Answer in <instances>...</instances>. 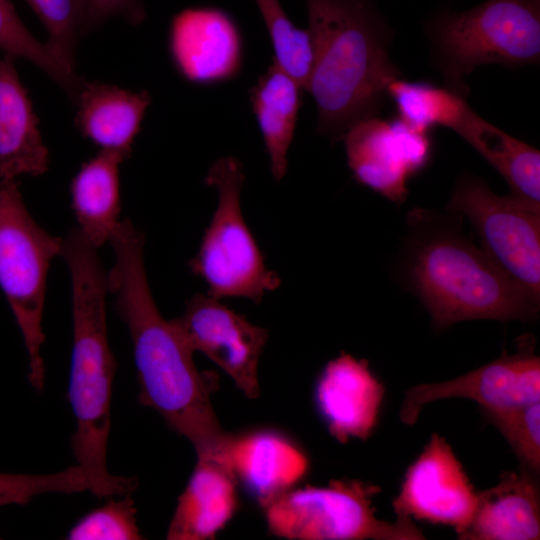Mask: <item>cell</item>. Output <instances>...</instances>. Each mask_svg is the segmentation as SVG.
Returning a JSON list of instances; mask_svg holds the SVG:
<instances>
[{
  "instance_id": "cell-21",
  "label": "cell",
  "mask_w": 540,
  "mask_h": 540,
  "mask_svg": "<svg viewBox=\"0 0 540 540\" xmlns=\"http://www.w3.org/2000/svg\"><path fill=\"white\" fill-rule=\"evenodd\" d=\"M507 182L509 196L540 211V152L485 121L472 108L454 131Z\"/></svg>"
},
{
  "instance_id": "cell-12",
  "label": "cell",
  "mask_w": 540,
  "mask_h": 540,
  "mask_svg": "<svg viewBox=\"0 0 540 540\" xmlns=\"http://www.w3.org/2000/svg\"><path fill=\"white\" fill-rule=\"evenodd\" d=\"M478 492L450 444L433 433L407 468L397 497L396 516L452 527L458 538L469 527Z\"/></svg>"
},
{
  "instance_id": "cell-30",
  "label": "cell",
  "mask_w": 540,
  "mask_h": 540,
  "mask_svg": "<svg viewBox=\"0 0 540 540\" xmlns=\"http://www.w3.org/2000/svg\"><path fill=\"white\" fill-rule=\"evenodd\" d=\"M88 489L86 474L79 464L52 474L0 472V507L10 504L26 505L41 494H71Z\"/></svg>"
},
{
  "instance_id": "cell-31",
  "label": "cell",
  "mask_w": 540,
  "mask_h": 540,
  "mask_svg": "<svg viewBox=\"0 0 540 540\" xmlns=\"http://www.w3.org/2000/svg\"><path fill=\"white\" fill-rule=\"evenodd\" d=\"M123 17L130 24H138L145 17L141 0H87L81 35L101 26L113 17Z\"/></svg>"
},
{
  "instance_id": "cell-6",
  "label": "cell",
  "mask_w": 540,
  "mask_h": 540,
  "mask_svg": "<svg viewBox=\"0 0 540 540\" xmlns=\"http://www.w3.org/2000/svg\"><path fill=\"white\" fill-rule=\"evenodd\" d=\"M244 179L243 166L233 156L221 157L210 167L205 183L216 189L218 204L189 267L206 283L208 295L220 300L246 298L259 303L266 293L280 286L281 278L266 267L244 220Z\"/></svg>"
},
{
  "instance_id": "cell-5",
  "label": "cell",
  "mask_w": 540,
  "mask_h": 540,
  "mask_svg": "<svg viewBox=\"0 0 540 540\" xmlns=\"http://www.w3.org/2000/svg\"><path fill=\"white\" fill-rule=\"evenodd\" d=\"M426 32L444 86L466 97L464 79L477 66L539 62L540 0H487L462 12H441Z\"/></svg>"
},
{
  "instance_id": "cell-7",
  "label": "cell",
  "mask_w": 540,
  "mask_h": 540,
  "mask_svg": "<svg viewBox=\"0 0 540 540\" xmlns=\"http://www.w3.org/2000/svg\"><path fill=\"white\" fill-rule=\"evenodd\" d=\"M62 242L34 220L16 180L0 182V288L24 340L29 382L39 392L45 383L41 347L47 273Z\"/></svg>"
},
{
  "instance_id": "cell-22",
  "label": "cell",
  "mask_w": 540,
  "mask_h": 540,
  "mask_svg": "<svg viewBox=\"0 0 540 540\" xmlns=\"http://www.w3.org/2000/svg\"><path fill=\"white\" fill-rule=\"evenodd\" d=\"M127 157L101 150L85 162L70 185L79 231L96 247L109 242L120 225L119 166Z\"/></svg>"
},
{
  "instance_id": "cell-25",
  "label": "cell",
  "mask_w": 540,
  "mask_h": 540,
  "mask_svg": "<svg viewBox=\"0 0 540 540\" xmlns=\"http://www.w3.org/2000/svg\"><path fill=\"white\" fill-rule=\"evenodd\" d=\"M0 49L42 69L75 101L85 80L77 76L47 45L25 27L10 0H0Z\"/></svg>"
},
{
  "instance_id": "cell-11",
  "label": "cell",
  "mask_w": 540,
  "mask_h": 540,
  "mask_svg": "<svg viewBox=\"0 0 540 540\" xmlns=\"http://www.w3.org/2000/svg\"><path fill=\"white\" fill-rule=\"evenodd\" d=\"M465 398L475 401L481 411H502L540 400V358L535 340L519 338L514 353L501 356L457 378L411 387L400 407V419L406 425L416 423L428 403Z\"/></svg>"
},
{
  "instance_id": "cell-16",
  "label": "cell",
  "mask_w": 540,
  "mask_h": 540,
  "mask_svg": "<svg viewBox=\"0 0 540 540\" xmlns=\"http://www.w3.org/2000/svg\"><path fill=\"white\" fill-rule=\"evenodd\" d=\"M222 459L263 508L296 487L310 466L300 446L271 429L229 433Z\"/></svg>"
},
{
  "instance_id": "cell-14",
  "label": "cell",
  "mask_w": 540,
  "mask_h": 540,
  "mask_svg": "<svg viewBox=\"0 0 540 540\" xmlns=\"http://www.w3.org/2000/svg\"><path fill=\"white\" fill-rule=\"evenodd\" d=\"M169 51L187 81L216 85L236 78L244 62V40L236 21L216 7H191L170 24Z\"/></svg>"
},
{
  "instance_id": "cell-17",
  "label": "cell",
  "mask_w": 540,
  "mask_h": 540,
  "mask_svg": "<svg viewBox=\"0 0 540 540\" xmlns=\"http://www.w3.org/2000/svg\"><path fill=\"white\" fill-rule=\"evenodd\" d=\"M237 485L222 459L197 457L187 485L178 497L166 539H214L237 510Z\"/></svg>"
},
{
  "instance_id": "cell-10",
  "label": "cell",
  "mask_w": 540,
  "mask_h": 540,
  "mask_svg": "<svg viewBox=\"0 0 540 540\" xmlns=\"http://www.w3.org/2000/svg\"><path fill=\"white\" fill-rule=\"evenodd\" d=\"M430 132L399 117L374 116L355 123L341 140L355 180L400 205L408 197L409 181L431 161Z\"/></svg>"
},
{
  "instance_id": "cell-29",
  "label": "cell",
  "mask_w": 540,
  "mask_h": 540,
  "mask_svg": "<svg viewBox=\"0 0 540 540\" xmlns=\"http://www.w3.org/2000/svg\"><path fill=\"white\" fill-rule=\"evenodd\" d=\"M70 540H139L143 539L136 522V508L131 493L110 499L80 518L69 530Z\"/></svg>"
},
{
  "instance_id": "cell-27",
  "label": "cell",
  "mask_w": 540,
  "mask_h": 540,
  "mask_svg": "<svg viewBox=\"0 0 540 540\" xmlns=\"http://www.w3.org/2000/svg\"><path fill=\"white\" fill-rule=\"evenodd\" d=\"M481 414L508 442L521 468L539 475L540 402L502 411H481Z\"/></svg>"
},
{
  "instance_id": "cell-2",
  "label": "cell",
  "mask_w": 540,
  "mask_h": 540,
  "mask_svg": "<svg viewBox=\"0 0 540 540\" xmlns=\"http://www.w3.org/2000/svg\"><path fill=\"white\" fill-rule=\"evenodd\" d=\"M462 217L422 208L407 217L400 274L428 311L435 330L468 320L532 321L540 300L465 237Z\"/></svg>"
},
{
  "instance_id": "cell-8",
  "label": "cell",
  "mask_w": 540,
  "mask_h": 540,
  "mask_svg": "<svg viewBox=\"0 0 540 540\" xmlns=\"http://www.w3.org/2000/svg\"><path fill=\"white\" fill-rule=\"evenodd\" d=\"M380 492L362 480H332L322 487H294L263 509L270 533L290 540L425 539L411 518L376 517L373 498Z\"/></svg>"
},
{
  "instance_id": "cell-15",
  "label": "cell",
  "mask_w": 540,
  "mask_h": 540,
  "mask_svg": "<svg viewBox=\"0 0 540 540\" xmlns=\"http://www.w3.org/2000/svg\"><path fill=\"white\" fill-rule=\"evenodd\" d=\"M384 395V384L368 361L345 352L327 362L314 388L316 409L340 443L367 440L373 434Z\"/></svg>"
},
{
  "instance_id": "cell-20",
  "label": "cell",
  "mask_w": 540,
  "mask_h": 540,
  "mask_svg": "<svg viewBox=\"0 0 540 540\" xmlns=\"http://www.w3.org/2000/svg\"><path fill=\"white\" fill-rule=\"evenodd\" d=\"M75 102L78 105L76 123L82 134L101 150L130 157L151 102L149 93L85 81Z\"/></svg>"
},
{
  "instance_id": "cell-23",
  "label": "cell",
  "mask_w": 540,
  "mask_h": 540,
  "mask_svg": "<svg viewBox=\"0 0 540 540\" xmlns=\"http://www.w3.org/2000/svg\"><path fill=\"white\" fill-rule=\"evenodd\" d=\"M304 89L274 61L249 90V101L269 157L272 176L280 181L288 169Z\"/></svg>"
},
{
  "instance_id": "cell-19",
  "label": "cell",
  "mask_w": 540,
  "mask_h": 540,
  "mask_svg": "<svg viewBox=\"0 0 540 540\" xmlns=\"http://www.w3.org/2000/svg\"><path fill=\"white\" fill-rule=\"evenodd\" d=\"M49 167L38 119L14 66V58L0 60V182L20 175L39 176Z\"/></svg>"
},
{
  "instance_id": "cell-13",
  "label": "cell",
  "mask_w": 540,
  "mask_h": 540,
  "mask_svg": "<svg viewBox=\"0 0 540 540\" xmlns=\"http://www.w3.org/2000/svg\"><path fill=\"white\" fill-rule=\"evenodd\" d=\"M189 347L230 376L249 399L259 397L258 363L268 340L266 328L208 294H195L181 317L173 319Z\"/></svg>"
},
{
  "instance_id": "cell-26",
  "label": "cell",
  "mask_w": 540,
  "mask_h": 540,
  "mask_svg": "<svg viewBox=\"0 0 540 540\" xmlns=\"http://www.w3.org/2000/svg\"><path fill=\"white\" fill-rule=\"evenodd\" d=\"M267 28L274 62L306 89L313 62L308 30L295 26L280 0H255Z\"/></svg>"
},
{
  "instance_id": "cell-1",
  "label": "cell",
  "mask_w": 540,
  "mask_h": 540,
  "mask_svg": "<svg viewBox=\"0 0 540 540\" xmlns=\"http://www.w3.org/2000/svg\"><path fill=\"white\" fill-rule=\"evenodd\" d=\"M114 264L107 273L115 310L133 345L138 401L155 410L171 430L185 437L197 457L221 459L229 433L221 427L211 402L218 375L199 371L173 319L166 320L152 296L144 266L143 232L121 221L110 241Z\"/></svg>"
},
{
  "instance_id": "cell-4",
  "label": "cell",
  "mask_w": 540,
  "mask_h": 540,
  "mask_svg": "<svg viewBox=\"0 0 540 540\" xmlns=\"http://www.w3.org/2000/svg\"><path fill=\"white\" fill-rule=\"evenodd\" d=\"M69 269L72 289L73 349L68 400L76 430L74 457L87 477L89 492L98 498L132 493L136 477L112 475L107 468L111 426L112 383L117 362L108 341L107 273L97 248L78 230L63 239L60 254Z\"/></svg>"
},
{
  "instance_id": "cell-18",
  "label": "cell",
  "mask_w": 540,
  "mask_h": 540,
  "mask_svg": "<svg viewBox=\"0 0 540 540\" xmlns=\"http://www.w3.org/2000/svg\"><path fill=\"white\" fill-rule=\"evenodd\" d=\"M540 494L536 476L505 471L492 488L478 492L477 507L463 540H538Z\"/></svg>"
},
{
  "instance_id": "cell-3",
  "label": "cell",
  "mask_w": 540,
  "mask_h": 540,
  "mask_svg": "<svg viewBox=\"0 0 540 540\" xmlns=\"http://www.w3.org/2000/svg\"><path fill=\"white\" fill-rule=\"evenodd\" d=\"M313 62L305 91L317 107V132L342 139L355 123L379 116L392 62V29L371 0H305Z\"/></svg>"
},
{
  "instance_id": "cell-28",
  "label": "cell",
  "mask_w": 540,
  "mask_h": 540,
  "mask_svg": "<svg viewBox=\"0 0 540 540\" xmlns=\"http://www.w3.org/2000/svg\"><path fill=\"white\" fill-rule=\"evenodd\" d=\"M43 23L47 45L70 68L75 67V49L87 0H26Z\"/></svg>"
},
{
  "instance_id": "cell-9",
  "label": "cell",
  "mask_w": 540,
  "mask_h": 540,
  "mask_svg": "<svg viewBox=\"0 0 540 540\" xmlns=\"http://www.w3.org/2000/svg\"><path fill=\"white\" fill-rule=\"evenodd\" d=\"M447 212L465 217L483 251L519 286L540 300V212L509 195L493 192L482 179L463 174Z\"/></svg>"
},
{
  "instance_id": "cell-24",
  "label": "cell",
  "mask_w": 540,
  "mask_h": 540,
  "mask_svg": "<svg viewBox=\"0 0 540 540\" xmlns=\"http://www.w3.org/2000/svg\"><path fill=\"white\" fill-rule=\"evenodd\" d=\"M389 99L396 105L398 117L424 131L443 126L455 131L471 107L466 97L427 82H412L402 77L387 87Z\"/></svg>"
}]
</instances>
